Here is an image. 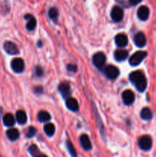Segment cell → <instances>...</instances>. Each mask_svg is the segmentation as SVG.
<instances>
[{"instance_id":"obj_1","label":"cell","mask_w":156,"mask_h":157,"mask_svg":"<svg viewBox=\"0 0 156 157\" xmlns=\"http://www.w3.org/2000/svg\"><path fill=\"white\" fill-rule=\"evenodd\" d=\"M129 80L139 91L143 92L146 89L147 80L144 74L140 71H136L130 74Z\"/></svg>"},{"instance_id":"obj_2","label":"cell","mask_w":156,"mask_h":157,"mask_svg":"<svg viewBox=\"0 0 156 157\" xmlns=\"http://www.w3.org/2000/svg\"><path fill=\"white\" fill-rule=\"evenodd\" d=\"M146 56L147 53L145 52H136L130 57L129 64L132 66L139 65Z\"/></svg>"},{"instance_id":"obj_3","label":"cell","mask_w":156,"mask_h":157,"mask_svg":"<svg viewBox=\"0 0 156 157\" xmlns=\"http://www.w3.org/2000/svg\"><path fill=\"white\" fill-rule=\"evenodd\" d=\"M103 72L106 75V76L110 80L116 79L119 75V69L113 65L106 66V67H105V69H104Z\"/></svg>"},{"instance_id":"obj_4","label":"cell","mask_w":156,"mask_h":157,"mask_svg":"<svg viewBox=\"0 0 156 157\" xmlns=\"http://www.w3.org/2000/svg\"><path fill=\"white\" fill-rule=\"evenodd\" d=\"M124 12L122 8L119 6H115L111 11V18L115 22H120L123 19Z\"/></svg>"},{"instance_id":"obj_5","label":"cell","mask_w":156,"mask_h":157,"mask_svg":"<svg viewBox=\"0 0 156 157\" xmlns=\"http://www.w3.org/2000/svg\"><path fill=\"white\" fill-rule=\"evenodd\" d=\"M106 61V58L102 52H98L95 54L93 58V64L98 68H102L105 64Z\"/></svg>"},{"instance_id":"obj_6","label":"cell","mask_w":156,"mask_h":157,"mask_svg":"<svg viewBox=\"0 0 156 157\" xmlns=\"http://www.w3.org/2000/svg\"><path fill=\"white\" fill-rule=\"evenodd\" d=\"M151 145H152V140L149 136H143L139 139V146L140 149L142 150H149L151 149Z\"/></svg>"},{"instance_id":"obj_7","label":"cell","mask_w":156,"mask_h":157,"mask_svg":"<svg viewBox=\"0 0 156 157\" xmlns=\"http://www.w3.org/2000/svg\"><path fill=\"white\" fill-rule=\"evenodd\" d=\"M12 69L16 73H21L24 69V63L21 58H15L11 62Z\"/></svg>"},{"instance_id":"obj_8","label":"cell","mask_w":156,"mask_h":157,"mask_svg":"<svg viewBox=\"0 0 156 157\" xmlns=\"http://www.w3.org/2000/svg\"><path fill=\"white\" fill-rule=\"evenodd\" d=\"M122 100H123V102L126 105H131L135 101L134 93L130 90H126L122 92Z\"/></svg>"},{"instance_id":"obj_9","label":"cell","mask_w":156,"mask_h":157,"mask_svg":"<svg viewBox=\"0 0 156 157\" xmlns=\"http://www.w3.org/2000/svg\"><path fill=\"white\" fill-rule=\"evenodd\" d=\"M4 49L9 55H18L19 53V50L16 44L11 41H6L5 43Z\"/></svg>"},{"instance_id":"obj_10","label":"cell","mask_w":156,"mask_h":157,"mask_svg":"<svg viewBox=\"0 0 156 157\" xmlns=\"http://www.w3.org/2000/svg\"><path fill=\"white\" fill-rule=\"evenodd\" d=\"M115 42L118 47L124 48L128 44V38L125 34H118L115 37Z\"/></svg>"},{"instance_id":"obj_11","label":"cell","mask_w":156,"mask_h":157,"mask_svg":"<svg viewBox=\"0 0 156 157\" xmlns=\"http://www.w3.org/2000/svg\"><path fill=\"white\" fill-rule=\"evenodd\" d=\"M134 42L138 47L142 48L146 44V38L142 32H139L134 37Z\"/></svg>"},{"instance_id":"obj_12","label":"cell","mask_w":156,"mask_h":157,"mask_svg":"<svg viewBox=\"0 0 156 157\" xmlns=\"http://www.w3.org/2000/svg\"><path fill=\"white\" fill-rule=\"evenodd\" d=\"M137 15L139 19L142 20V21H145V20L148 19V15H149V9H148V8L147 6H141L138 9Z\"/></svg>"},{"instance_id":"obj_13","label":"cell","mask_w":156,"mask_h":157,"mask_svg":"<svg viewBox=\"0 0 156 157\" xmlns=\"http://www.w3.org/2000/svg\"><path fill=\"white\" fill-rule=\"evenodd\" d=\"M66 106L69 110H72V111H77L79 110V104H78L77 101L75 98H69L66 101Z\"/></svg>"},{"instance_id":"obj_14","label":"cell","mask_w":156,"mask_h":157,"mask_svg":"<svg viewBox=\"0 0 156 157\" xmlns=\"http://www.w3.org/2000/svg\"><path fill=\"white\" fill-rule=\"evenodd\" d=\"M80 144L82 146L83 148L87 151H89L92 149V144L90 140V138L87 135L83 134L80 138Z\"/></svg>"},{"instance_id":"obj_15","label":"cell","mask_w":156,"mask_h":157,"mask_svg":"<svg viewBox=\"0 0 156 157\" xmlns=\"http://www.w3.org/2000/svg\"><path fill=\"white\" fill-rule=\"evenodd\" d=\"M58 90L64 98H68L70 95V87L67 83H61L58 87Z\"/></svg>"},{"instance_id":"obj_16","label":"cell","mask_w":156,"mask_h":157,"mask_svg":"<svg viewBox=\"0 0 156 157\" xmlns=\"http://www.w3.org/2000/svg\"><path fill=\"white\" fill-rule=\"evenodd\" d=\"M128 52L126 50H123V49H118L114 53V57L117 61H125L127 57H128Z\"/></svg>"},{"instance_id":"obj_17","label":"cell","mask_w":156,"mask_h":157,"mask_svg":"<svg viewBox=\"0 0 156 157\" xmlns=\"http://www.w3.org/2000/svg\"><path fill=\"white\" fill-rule=\"evenodd\" d=\"M24 18L28 19V21L27 23V25H26V28H27L28 30L33 31L34 29H35V27H36V25H37L36 19H35L32 15H26Z\"/></svg>"},{"instance_id":"obj_18","label":"cell","mask_w":156,"mask_h":157,"mask_svg":"<svg viewBox=\"0 0 156 157\" xmlns=\"http://www.w3.org/2000/svg\"><path fill=\"white\" fill-rule=\"evenodd\" d=\"M3 123L7 127H12L15 124V119L12 113H6L3 117Z\"/></svg>"},{"instance_id":"obj_19","label":"cell","mask_w":156,"mask_h":157,"mask_svg":"<svg viewBox=\"0 0 156 157\" xmlns=\"http://www.w3.org/2000/svg\"><path fill=\"white\" fill-rule=\"evenodd\" d=\"M6 135H7L8 138H9L10 140L15 141L16 140L18 139L19 137V132L17 129L15 128H12L9 129V130H7L6 132Z\"/></svg>"},{"instance_id":"obj_20","label":"cell","mask_w":156,"mask_h":157,"mask_svg":"<svg viewBox=\"0 0 156 157\" xmlns=\"http://www.w3.org/2000/svg\"><path fill=\"white\" fill-rule=\"evenodd\" d=\"M17 122L19 124H24L27 122V115L23 110H18L16 113Z\"/></svg>"},{"instance_id":"obj_21","label":"cell","mask_w":156,"mask_h":157,"mask_svg":"<svg viewBox=\"0 0 156 157\" xmlns=\"http://www.w3.org/2000/svg\"><path fill=\"white\" fill-rule=\"evenodd\" d=\"M140 116L142 119L145 120V121H149L152 117V113H151V110L148 107H145L142 110L140 113Z\"/></svg>"},{"instance_id":"obj_22","label":"cell","mask_w":156,"mask_h":157,"mask_svg":"<svg viewBox=\"0 0 156 157\" xmlns=\"http://www.w3.org/2000/svg\"><path fill=\"white\" fill-rule=\"evenodd\" d=\"M38 118L41 122H47L50 120V116L48 112L42 110V111L39 112L38 115Z\"/></svg>"},{"instance_id":"obj_23","label":"cell","mask_w":156,"mask_h":157,"mask_svg":"<svg viewBox=\"0 0 156 157\" xmlns=\"http://www.w3.org/2000/svg\"><path fill=\"white\" fill-rule=\"evenodd\" d=\"M44 130L46 134L49 136H53L55 132V127L53 124H47L44 127Z\"/></svg>"},{"instance_id":"obj_24","label":"cell","mask_w":156,"mask_h":157,"mask_svg":"<svg viewBox=\"0 0 156 157\" xmlns=\"http://www.w3.org/2000/svg\"><path fill=\"white\" fill-rule=\"evenodd\" d=\"M29 153H31V155L33 156H41V154L40 153L39 150H38V147L36 145H32L28 149Z\"/></svg>"},{"instance_id":"obj_25","label":"cell","mask_w":156,"mask_h":157,"mask_svg":"<svg viewBox=\"0 0 156 157\" xmlns=\"http://www.w3.org/2000/svg\"><path fill=\"white\" fill-rule=\"evenodd\" d=\"M49 17L54 21H56L58 17V11L56 8H51L48 12Z\"/></svg>"},{"instance_id":"obj_26","label":"cell","mask_w":156,"mask_h":157,"mask_svg":"<svg viewBox=\"0 0 156 157\" xmlns=\"http://www.w3.org/2000/svg\"><path fill=\"white\" fill-rule=\"evenodd\" d=\"M67 150H68L69 153L72 156H76V150H75L74 147H73V145L72 144V143L70 141H67Z\"/></svg>"},{"instance_id":"obj_27","label":"cell","mask_w":156,"mask_h":157,"mask_svg":"<svg viewBox=\"0 0 156 157\" xmlns=\"http://www.w3.org/2000/svg\"><path fill=\"white\" fill-rule=\"evenodd\" d=\"M36 129L33 127H30L28 129V132H27V137L31 138V137H33L35 134H36Z\"/></svg>"},{"instance_id":"obj_28","label":"cell","mask_w":156,"mask_h":157,"mask_svg":"<svg viewBox=\"0 0 156 157\" xmlns=\"http://www.w3.org/2000/svg\"><path fill=\"white\" fill-rule=\"evenodd\" d=\"M67 68L69 71L71 72H76V70H77V67H76V66L74 65V64H68Z\"/></svg>"},{"instance_id":"obj_29","label":"cell","mask_w":156,"mask_h":157,"mask_svg":"<svg viewBox=\"0 0 156 157\" xmlns=\"http://www.w3.org/2000/svg\"><path fill=\"white\" fill-rule=\"evenodd\" d=\"M35 73H36L37 76H41L43 75V71L42 69L40 67H37L35 68Z\"/></svg>"},{"instance_id":"obj_30","label":"cell","mask_w":156,"mask_h":157,"mask_svg":"<svg viewBox=\"0 0 156 157\" xmlns=\"http://www.w3.org/2000/svg\"><path fill=\"white\" fill-rule=\"evenodd\" d=\"M128 2H129V3L132 6H136V5L139 4V2H141L142 0H128Z\"/></svg>"},{"instance_id":"obj_31","label":"cell","mask_w":156,"mask_h":157,"mask_svg":"<svg viewBox=\"0 0 156 157\" xmlns=\"http://www.w3.org/2000/svg\"><path fill=\"white\" fill-rule=\"evenodd\" d=\"M36 90H35V92H39V93H41L42 92V87H36Z\"/></svg>"}]
</instances>
